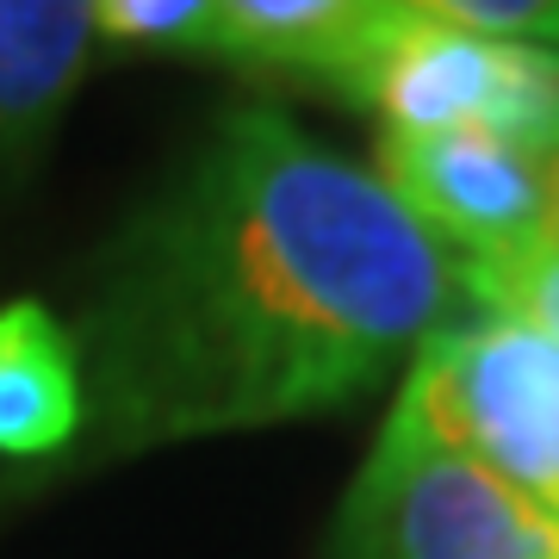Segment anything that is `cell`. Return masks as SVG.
Segmentation results:
<instances>
[{
  "label": "cell",
  "instance_id": "cell-1",
  "mask_svg": "<svg viewBox=\"0 0 559 559\" xmlns=\"http://www.w3.org/2000/svg\"><path fill=\"white\" fill-rule=\"evenodd\" d=\"M460 255L293 119L242 106L112 230L75 323L69 473L367 399L466 323Z\"/></svg>",
  "mask_w": 559,
  "mask_h": 559
},
{
  "label": "cell",
  "instance_id": "cell-2",
  "mask_svg": "<svg viewBox=\"0 0 559 559\" xmlns=\"http://www.w3.org/2000/svg\"><path fill=\"white\" fill-rule=\"evenodd\" d=\"M392 417L540 510L559 503V342L503 318L448 323L411 355Z\"/></svg>",
  "mask_w": 559,
  "mask_h": 559
},
{
  "label": "cell",
  "instance_id": "cell-3",
  "mask_svg": "<svg viewBox=\"0 0 559 559\" xmlns=\"http://www.w3.org/2000/svg\"><path fill=\"white\" fill-rule=\"evenodd\" d=\"M323 559H559V522L479 460L385 417L330 516Z\"/></svg>",
  "mask_w": 559,
  "mask_h": 559
},
{
  "label": "cell",
  "instance_id": "cell-4",
  "mask_svg": "<svg viewBox=\"0 0 559 559\" xmlns=\"http://www.w3.org/2000/svg\"><path fill=\"white\" fill-rule=\"evenodd\" d=\"M380 187L460 261L547 237V168L498 131H385Z\"/></svg>",
  "mask_w": 559,
  "mask_h": 559
},
{
  "label": "cell",
  "instance_id": "cell-5",
  "mask_svg": "<svg viewBox=\"0 0 559 559\" xmlns=\"http://www.w3.org/2000/svg\"><path fill=\"white\" fill-rule=\"evenodd\" d=\"M392 20L399 0H218L205 57L261 81H293L355 100Z\"/></svg>",
  "mask_w": 559,
  "mask_h": 559
},
{
  "label": "cell",
  "instance_id": "cell-6",
  "mask_svg": "<svg viewBox=\"0 0 559 559\" xmlns=\"http://www.w3.org/2000/svg\"><path fill=\"white\" fill-rule=\"evenodd\" d=\"M94 44V7L81 0H0V200L50 150Z\"/></svg>",
  "mask_w": 559,
  "mask_h": 559
},
{
  "label": "cell",
  "instance_id": "cell-7",
  "mask_svg": "<svg viewBox=\"0 0 559 559\" xmlns=\"http://www.w3.org/2000/svg\"><path fill=\"white\" fill-rule=\"evenodd\" d=\"M81 436L75 342L38 299L0 305V454L50 460Z\"/></svg>",
  "mask_w": 559,
  "mask_h": 559
},
{
  "label": "cell",
  "instance_id": "cell-8",
  "mask_svg": "<svg viewBox=\"0 0 559 559\" xmlns=\"http://www.w3.org/2000/svg\"><path fill=\"white\" fill-rule=\"evenodd\" d=\"M460 280H466V305L479 318L522 323V330L559 342V237H535L522 249H503V255L460 261Z\"/></svg>",
  "mask_w": 559,
  "mask_h": 559
},
{
  "label": "cell",
  "instance_id": "cell-9",
  "mask_svg": "<svg viewBox=\"0 0 559 559\" xmlns=\"http://www.w3.org/2000/svg\"><path fill=\"white\" fill-rule=\"evenodd\" d=\"M212 7L218 0H100L94 7V32H100V44H143V50L205 57Z\"/></svg>",
  "mask_w": 559,
  "mask_h": 559
},
{
  "label": "cell",
  "instance_id": "cell-10",
  "mask_svg": "<svg viewBox=\"0 0 559 559\" xmlns=\"http://www.w3.org/2000/svg\"><path fill=\"white\" fill-rule=\"evenodd\" d=\"M423 7L466 38L559 50V0H423Z\"/></svg>",
  "mask_w": 559,
  "mask_h": 559
},
{
  "label": "cell",
  "instance_id": "cell-11",
  "mask_svg": "<svg viewBox=\"0 0 559 559\" xmlns=\"http://www.w3.org/2000/svg\"><path fill=\"white\" fill-rule=\"evenodd\" d=\"M547 516H554V522H559V503H554V510H547Z\"/></svg>",
  "mask_w": 559,
  "mask_h": 559
}]
</instances>
